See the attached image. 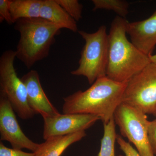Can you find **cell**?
<instances>
[{
	"label": "cell",
	"instance_id": "6da1fadb",
	"mask_svg": "<svg viewBox=\"0 0 156 156\" xmlns=\"http://www.w3.org/2000/svg\"><path fill=\"white\" fill-rule=\"evenodd\" d=\"M126 85L107 76L98 79L86 91L79 90L64 98L63 113L94 115L106 124L122 103Z\"/></svg>",
	"mask_w": 156,
	"mask_h": 156
},
{
	"label": "cell",
	"instance_id": "7a4b0ae2",
	"mask_svg": "<svg viewBox=\"0 0 156 156\" xmlns=\"http://www.w3.org/2000/svg\"><path fill=\"white\" fill-rule=\"evenodd\" d=\"M128 23L126 18L117 16L112 23L108 34L106 76L121 83H127L151 62L150 56L127 38Z\"/></svg>",
	"mask_w": 156,
	"mask_h": 156
},
{
	"label": "cell",
	"instance_id": "3957f363",
	"mask_svg": "<svg viewBox=\"0 0 156 156\" xmlns=\"http://www.w3.org/2000/svg\"><path fill=\"white\" fill-rule=\"evenodd\" d=\"M14 28L20 34L16 58L28 69L48 57L55 37L62 29L41 17L18 20Z\"/></svg>",
	"mask_w": 156,
	"mask_h": 156
},
{
	"label": "cell",
	"instance_id": "277c9868",
	"mask_svg": "<svg viewBox=\"0 0 156 156\" xmlns=\"http://www.w3.org/2000/svg\"><path fill=\"white\" fill-rule=\"evenodd\" d=\"M85 41L81 53L79 66L70 73L72 75L87 78L90 84L106 76L108 60V34L105 25L101 26L95 32L79 30Z\"/></svg>",
	"mask_w": 156,
	"mask_h": 156
},
{
	"label": "cell",
	"instance_id": "5b68a950",
	"mask_svg": "<svg viewBox=\"0 0 156 156\" xmlns=\"http://www.w3.org/2000/svg\"><path fill=\"white\" fill-rule=\"evenodd\" d=\"M15 51L7 50L0 57V87L2 93L10 101L14 112L23 120L34 115L28 103L25 85L18 77L14 66Z\"/></svg>",
	"mask_w": 156,
	"mask_h": 156
},
{
	"label": "cell",
	"instance_id": "8992f818",
	"mask_svg": "<svg viewBox=\"0 0 156 156\" xmlns=\"http://www.w3.org/2000/svg\"><path fill=\"white\" fill-rule=\"evenodd\" d=\"M114 119L121 135L135 146L140 156H155L148 138L150 121L146 114L139 109L122 102L116 110Z\"/></svg>",
	"mask_w": 156,
	"mask_h": 156
},
{
	"label": "cell",
	"instance_id": "52a82bcc",
	"mask_svg": "<svg viewBox=\"0 0 156 156\" xmlns=\"http://www.w3.org/2000/svg\"><path fill=\"white\" fill-rule=\"evenodd\" d=\"M122 102L153 115L156 107V63L151 62L127 82Z\"/></svg>",
	"mask_w": 156,
	"mask_h": 156
},
{
	"label": "cell",
	"instance_id": "ba28073f",
	"mask_svg": "<svg viewBox=\"0 0 156 156\" xmlns=\"http://www.w3.org/2000/svg\"><path fill=\"white\" fill-rule=\"evenodd\" d=\"M10 101L2 93L0 96L1 141L10 143L13 148L26 149L34 152L39 144L34 142L23 133Z\"/></svg>",
	"mask_w": 156,
	"mask_h": 156
},
{
	"label": "cell",
	"instance_id": "9c48e42d",
	"mask_svg": "<svg viewBox=\"0 0 156 156\" xmlns=\"http://www.w3.org/2000/svg\"><path fill=\"white\" fill-rule=\"evenodd\" d=\"M43 138L64 136L86 131L100 118L97 116L83 114H63L53 117L43 118Z\"/></svg>",
	"mask_w": 156,
	"mask_h": 156
},
{
	"label": "cell",
	"instance_id": "30bf717a",
	"mask_svg": "<svg viewBox=\"0 0 156 156\" xmlns=\"http://www.w3.org/2000/svg\"><path fill=\"white\" fill-rule=\"evenodd\" d=\"M21 79L26 88L29 105L34 114L41 115L43 118L60 114L45 94L36 70L30 71Z\"/></svg>",
	"mask_w": 156,
	"mask_h": 156
},
{
	"label": "cell",
	"instance_id": "8fae6325",
	"mask_svg": "<svg viewBox=\"0 0 156 156\" xmlns=\"http://www.w3.org/2000/svg\"><path fill=\"white\" fill-rule=\"evenodd\" d=\"M126 31L136 48L147 56L152 55L156 45V11L147 19L128 22Z\"/></svg>",
	"mask_w": 156,
	"mask_h": 156
},
{
	"label": "cell",
	"instance_id": "7c38bea8",
	"mask_svg": "<svg viewBox=\"0 0 156 156\" xmlns=\"http://www.w3.org/2000/svg\"><path fill=\"white\" fill-rule=\"evenodd\" d=\"M40 17L66 28L73 32H78L76 21L68 14L56 0H42Z\"/></svg>",
	"mask_w": 156,
	"mask_h": 156
},
{
	"label": "cell",
	"instance_id": "4fadbf2b",
	"mask_svg": "<svg viewBox=\"0 0 156 156\" xmlns=\"http://www.w3.org/2000/svg\"><path fill=\"white\" fill-rule=\"evenodd\" d=\"M86 131L64 136H55L39 144L35 156H60L69 147L86 136Z\"/></svg>",
	"mask_w": 156,
	"mask_h": 156
},
{
	"label": "cell",
	"instance_id": "5bb4252c",
	"mask_svg": "<svg viewBox=\"0 0 156 156\" xmlns=\"http://www.w3.org/2000/svg\"><path fill=\"white\" fill-rule=\"evenodd\" d=\"M42 0H11L10 12L14 23L18 20L40 17Z\"/></svg>",
	"mask_w": 156,
	"mask_h": 156
},
{
	"label": "cell",
	"instance_id": "9a60e30c",
	"mask_svg": "<svg viewBox=\"0 0 156 156\" xmlns=\"http://www.w3.org/2000/svg\"><path fill=\"white\" fill-rule=\"evenodd\" d=\"M115 125L114 118L108 123L103 124V136L101 140L100 150L98 156H115V143L117 136Z\"/></svg>",
	"mask_w": 156,
	"mask_h": 156
},
{
	"label": "cell",
	"instance_id": "2e32d148",
	"mask_svg": "<svg viewBox=\"0 0 156 156\" xmlns=\"http://www.w3.org/2000/svg\"><path fill=\"white\" fill-rule=\"evenodd\" d=\"M93 11L100 9L113 11L119 17L126 18L129 13V4L123 0H92Z\"/></svg>",
	"mask_w": 156,
	"mask_h": 156
},
{
	"label": "cell",
	"instance_id": "e0dca14e",
	"mask_svg": "<svg viewBox=\"0 0 156 156\" xmlns=\"http://www.w3.org/2000/svg\"><path fill=\"white\" fill-rule=\"evenodd\" d=\"M56 1L76 22L82 19L83 6L78 0H56Z\"/></svg>",
	"mask_w": 156,
	"mask_h": 156
},
{
	"label": "cell",
	"instance_id": "ac0fdd59",
	"mask_svg": "<svg viewBox=\"0 0 156 156\" xmlns=\"http://www.w3.org/2000/svg\"><path fill=\"white\" fill-rule=\"evenodd\" d=\"M10 0H0V22L4 20L9 24L14 23L10 12Z\"/></svg>",
	"mask_w": 156,
	"mask_h": 156
},
{
	"label": "cell",
	"instance_id": "d6986e66",
	"mask_svg": "<svg viewBox=\"0 0 156 156\" xmlns=\"http://www.w3.org/2000/svg\"><path fill=\"white\" fill-rule=\"evenodd\" d=\"M116 141L125 156H140L138 152L133 147L131 144L127 142L119 134H117Z\"/></svg>",
	"mask_w": 156,
	"mask_h": 156
},
{
	"label": "cell",
	"instance_id": "ffe728a7",
	"mask_svg": "<svg viewBox=\"0 0 156 156\" xmlns=\"http://www.w3.org/2000/svg\"><path fill=\"white\" fill-rule=\"evenodd\" d=\"M0 156H35V154L34 152H25L22 151V150L7 147L1 141Z\"/></svg>",
	"mask_w": 156,
	"mask_h": 156
},
{
	"label": "cell",
	"instance_id": "44dd1931",
	"mask_svg": "<svg viewBox=\"0 0 156 156\" xmlns=\"http://www.w3.org/2000/svg\"><path fill=\"white\" fill-rule=\"evenodd\" d=\"M148 138L153 153L156 155V118L149 122L148 127Z\"/></svg>",
	"mask_w": 156,
	"mask_h": 156
},
{
	"label": "cell",
	"instance_id": "7402d4cb",
	"mask_svg": "<svg viewBox=\"0 0 156 156\" xmlns=\"http://www.w3.org/2000/svg\"><path fill=\"white\" fill-rule=\"evenodd\" d=\"M151 62L156 63V54L150 56Z\"/></svg>",
	"mask_w": 156,
	"mask_h": 156
},
{
	"label": "cell",
	"instance_id": "603a6c76",
	"mask_svg": "<svg viewBox=\"0 0 156 156\" xmlns=\"http://www.w3.org/2000/svg\"><path fill=\"white\" fill-rule=\"evenodd\" d=\"M153 115H154V116L156 117V107L154 111L153 114Z\"/></svg>",
	"mask_w": 156,
	"mask_h": 156
},
{
	"label": "cell",
	"instance_id": "cb8c5ba5",
	"mask_svg": "<svg viewBox=\"0 0 156 156\" xmlns=\"http://www.w3.org/2000/svg\"><path fill=\"white\" fill-rule=\"evenodd\" d=\"M118 156H125V155H119Z\"/></svg>",
	"mask_w": 156,
	"mask_h": 156
}]
</instances>
